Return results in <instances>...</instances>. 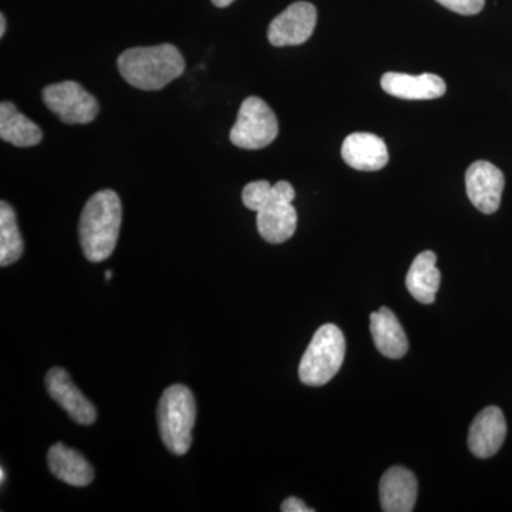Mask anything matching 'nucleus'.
Returning a JSON list of instances; mask_svg holds the SVG:
<instances>
[{"mask_svg": "<svg viewBox=\"0 0 512 512\" xmlns=\"http://www.w3.org/2000/svg\"><path fill=\"white\" fill-rule=\"evenodd\" d=\"M120 74L130 86L154 92L178 79L185 70V60L174 45L133 47L117 60Z\"/></svg>", "mask_w": 512, "mask_h": 512, "instance_id": "2", "label": "nucleus"}, {"mask_svg": "<svg viewBox=\"0 0 512 512\" xmlns=\"http://www.w3.org/2000/svg\"><path fill=\"white\" fill-rule=\"evenodd\" d=\"M111 276H113V272H111V271H106V279H107V281H110Z\"/></svg>", "mask_w": 512, "mask_h": 512, "instance_id": "26", "label": "nucleus"}, {"mask_svg": "<svg viewBox=\"0 0 512 512\" xmlns=\"http://www.w3.org/2000/svg\"><path fill=\"white\" fill-rule=\"evenodd\" d=\"M46 387L49 396L69 414L70 419L82 426H90L97 419L96 407L87 399L69 373L62 367H53L46 375Z\"/></svg>", "mask_w": 512, "mask_h": 512, "instance_id": "10", "label": "nucleus"}, {"mask_svg": "<svg viewBox=\"0 0 512 512\" xmlns=\"http://www.w3.org/2000/svg\"><path fill=\"white\" fill-rule=\"evenodd\" d=\"M0 137L16 147H33L40 144L43 134L40 127L23 116L15 104L3 101L0 104Z\"/></svg>", "mask_w": 512, "mask_h": 512, "instance_id": "18", "label": "nucleus"}, {"mask_svg": "<svg viewBox=\"0 0 512 512\" xmlns=\"http://www.w3.org/2000/svg\"><path fill=\"white\" fill-rule=\"evenodd\" d=\"M195 419L197 404L187 386L174 384L164 390L157 409L158 430L164 446L175 456L190 450Z\"/></svg>", "mask_w": 512, "mask_h": 512, "instance_id": "3", "label": "nucleus"}, {"mask_svg": "<svg viewBox=\"0 0 512 512\" xmlns=\"http://www.w3.org/2000/svg\"><path fill=\"white\" fill-rule=\"evenodd\" d=\"M505 178L503 171L488 161H476L466 173V190L471 204L483 214H494L500 208Z\"/></svg>", "mask_w": 512, "mask_h": 512, "instance_id": "9", "label": "nucleus"}, {"mask_svg": "<svg viewBox=\"0 0 512 512\" xmlns=\"http://www.w3.org/2000/svg\"><path fill=\"white\" fill-rule=\"evenodd\" d=\"M437 256L434 252L424 251L414 258L406 276V285L417 302L431 305L436 301L441 284V274L436 266Z\"/></svg>", "mask_w": 512, "mask_h": 512, "instance_id": "17", "label": "nucleus"}, {"mask_svg": "<svg viewBox=\"0 0 512 512\" xmlns=\"http://www.w3.org/2000/svg\"><path fill=\"white\" fill-rule=\"evenodd\" d=\"M444 8L456 12L458 15L473 16L480 13L485 5V0H436Z\"/></svg>", "mask_w": 512, "mask_h": 512, "instance_id": "21", "label": "nucleus"}, {"mask_svg": "<svg viewBox=\"0 0 512 512\" xmlns=\"http://www.w3.org/2000/svg\"><path fill=\"white\" fill-rule=\"evenodd\" d=\"M281 510L284 512H313L312 508L306 507V504L296 497L286 498Z\"/></svg>", "mask_w": 512, "mask_h": 512, "instance_id": "22", "label": "nucleus"}, {"mask_svg": "<svg viewBox=\"0 0 512 512\" xmlns=\"http://www.w3.org/2000/svg\"><path fill=\"white\" fill-rule=\"evenodd\" d=\"M342 158L357 171H379L389 163V151L375 134L353 133L343 141Z\"/></svg>", "mask_w": 512, "mask_h": 512, "instance_id": "13", "label": "nucleus"}, {"mask_svg": "<svg viewBox=\"0 0 512 512\" xmlns=\"http://www.w3.org/2000/svg\"><path fill=\"white\" fill-rule=\"evenodd\" d=\"M507 437V421L498 407L490 406L478 414L468 431V448L478 458L498 453Z\"/></svg>", "mask_w": 512, "mask_h": 512, "instance_id": "11", "label": "nucleus"}, {"mask_svg": "<svg viewBox=\"0 0 512 512\" xmlns=\"http://www.w3.org/2000/svg\"><path fill=\"white\" fill-rule=\"evenodd\" d=\"M417 480L412 471L392 467L380 480V505L386 512H410L417 501Z\"/></svg>", "mask_w": 512, "mask_h": 512, "instance_id": "14", "label": "nucleus"}, {"mask_svg": "<svg viewBox=\"0 0 512 512\" xmlns=\"http://www.w3.org/2000/svg\"><path fill=\"white\" fill-rule=\"evenodd\" d=\"M6 32V18L5 15H0V37L5 36Z\"/></svg>", "mask_w": 512, "mask_h": 512, "instance_id": "24", "label": "nucleus"}, {"mask_svg": "<svg viewBox=\"0 0 512 512\" xmlns=\"http://www.w3.org/2000/svg\"><path fill=\"white\" fill-rule=\"evenodd\" d=\"M211 2L214 3L217 8H227V6L234 3L235 0H211Z\"/></svg>", "mask_w": 512, "mask_h": 512, "instance_id": "23", "label": "nucleus"}, {"mask_svg": "<svg viewBox=\"0 0 512 512\" xmlns=\"http://www.w3.org/2000/svg\"><path fill=\"white\" fill-rule=\"evenodd\" d=\"M345 355L346 340L342 330L333 323L320 326L303 353L299 365V379L308 386L329 383L338 375Z\"/></svg>", "mask_w": 512, "mask_h": 512, "instance_id": "4", "label": "nucleus"}, {"mask_svg": "<svg viewBox=\"0 0 512 512\" xmlns=\"http://www.w3.org/2000/svg\"><path fill=\"white\" fill-rule=\"evenodd\" d=\"M278 133L279 124L274 111L264 100L251 96L241 104L229 140L244 150H261L274 143Z\"/></svg>", "mask_w": 512, "mask_h": 512, "instance_id": "5", "label": "nucleus"}, {"mask_svg": "<svg viewBox=\"0 0 512 512\" xmlns=\"http://www.w3.org/2000/svg\"><path fill=\"white\" fill-rule=\"evenodd\" d=\"M274 194V185L269 184L268 181H254L245 185L242 190V202L248 210L258 212L274 198Z\"/></svg>", "mask_w": 512, "mask_h": 512, "instance_id": "20", "label": "nucleus"}, {"mask_svg": "<svg viewBox=\"0 0 512 512\" xmlns=\"http://www.w3.org/2000/svg\"><path fill=\"white\" fill-rule=\"evenodd\" d=\"M47 464L50 473L57 480L73 487H87L94 480V470L89 461L79 451L64 446L63 443L50 447Z\"/></svg>", "mask_w": 512, "mask_h": 512, "instance_id": "15", "label": "nucleus"}, {"mask_svg": "<svg viewBox=\"0 0 512 512\" xmlns=\"http://www.w3.org/2000/svg\"><path fill=\"white\" fill-rule=\"evenodd\" d=\"M274 188V198L256 212V227L269 244H282L293 237L298 225V214L292 205L295 190L288 181H279Z\"/></svg>", "mask_w": 512, "mask_h": 512, "instance_id": "6", "label": "nucleus"}, {"mask_svg": "<svg viewBox=\"0 0 512 512\" xmlns=\"http://www.w3.org/2000/svg\"><path fill=\"white\" fill-rule=\"evenodd\" d=\"M382 89L390 96L403 100H433L443 97L447 86L437 74L420 76L389 72L382 77Z\"/></svg>", "mask_w": 512, "mask_h": 512, "instance_id": "12", "label": "nucleus"}, {"mask_svg": "<svg viewBox=\"0 0 512 512\" xmlns=\"http://www.w3.org/2000/svg\"><path fill=\"white\" fill-rule=\"evenodd\" d=\"M121 201L113 190H101L84 205L79 222V238L83 254L90 262L110 258L119 241Z\"/></svg>", "mask_w": 512, "mask_h": 512, "instance_id": "1", "label": "nucleus"}, {"mask_svg": "<svg viewBox=\"0 0 512 512\" xmlns=\"http://www.w3.org/2000/svg\"><path fill=\"white\" fill-rule=\"evenodd\" d=\"M6 473L5 468H0V483H5Z\"/></svg>", "mask_w": 512, "mask_h": 512, "instance_id": "25", "label": "nucleus"}, {"mask_svg": "<svg viewBox=\"0 0 512 512\" xmlns=\"http://www.w3.org/2000/svg\"><path fill=\"white\" fill-rule=\"evenodd\" d=\"M25 251L15 210L6 201L0 202V265L5 268L18 262Z\"/></svg>", "mask_w": 512, "mask_h": 512, "instance_id": "19", "label": "nucleus"}, {"mask_svg": "<svg viewBox=\"0 0 512 512\" xmlns=\"http://www.w3.org/2000/svg\"><path fill=\"white\" fill-rule=\"evenodd\" d=\"M370 332L377 350L389 359H402L409 350L406 332L389 308H380L370 315Z\"/></svg>", "mask_w": 512, "mask_h": 512, "instance_id": "16", "label": "nucleus"}, {"mask_svg": "<svg viewBox=\"0 0 512 512\" xmlns=\"http://www.w3.org/2000/svg\"><path fill=\"white\" fill-rule=\"evenodd\" d=\"M318 12L309 2H295L272 20L268 39L272 46H299L315 32Z\"/></svg>", "mask_w": 512, "mask_h": 512, "instance_id": "8", "label": "nucleus"}, {"mask_svg": "<svg viewBox=\"0 0 512 512\" xmlns=\"http://www.w3.org/2000/svg\"><path fill=\"white\" fill-rule=\"evenodd\" d=\"M47 109L66 124H89L99 114V103L77 82L50 84L42 93Z\"/></svg>", "mask_w": 512, "mask_h": 512, "instance_id": "7", "label": "nucleus"}]
</instances>
